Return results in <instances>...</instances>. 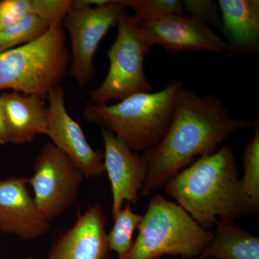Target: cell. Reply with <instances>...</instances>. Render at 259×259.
I'll return each instance as SVG.
<instances>
[{
	"instance_id": "1",
	"label": "cell",
	"mask_w": 259,
	"mask_h": 259,
	"mask_svg": "<svg viewBox=\"0 0 259 259\" xmlns=\"http://www.w3.org/2000/svg\"><path fill=\"white\" fill-rule=\"evenodd\" d=\"M253 124L232 116L218 97L199 96L193 90L182 87L166 134L154 148L144 153L148 173L139 194L151 195L194 158L214 153L231 135Z\"/></svg>"
},
{
	"instance_id": "2",
	"label": "cell",
	"mask_w": 259,
	"mask_h": 259,
	"mask_svg": "<svg viewBox=\"0 0 259 259\" xmlns=\"http://www.w3.org/2000/svg\"><path fill=\"white\" fill-rule=\"evenodd\" d=\"M164 186L166 193L204 229L209 231L218 218L235 221L255 214L230 146L200 156Z\"/></svg>"
},
{
	"instance_id": "3",
	"label": "cell",
	"mask_w": 259,
	"mask_h": 259,
	"mask_svg": "<svg viewBox=\"0 0 259 259\" xmlns=\"http://www.w3.org/2000/svg\"><path fill=\"white\" fill-rule=\"evenodd\" d=\"M182 87V81L175 80L157 93L136 94L115 105L88 102L83 117L118 136L134 152H145L154 148L166 134Z\"/></svg>"
},
{
	"instance_id": "4",
	"label": "cell",
	"mask_w": 259,
	"mask_h": 259,
	"mask_svg": "<svg viewBox=\"0 0 259 259\" xmlns=\"http://www.w3.org/2000/svg\"><path fill=\"white\" fill-rule=\"evenodd\" d=\"M71 56L62 26L0 54V91L12 90L47 100L66 79Z\"/></svg>"
},
{
	"instance_id": "5",
	"label": "cell",
	"mask_w": 259,
	"mask_h": 259,
	"mask_svg": "<svg viewBox=\"0 0 259 259\" xmlns=\"http://www.w3.org/2000/svg\"><path fill=\"white\" fill-rule=\"evenodd\" d=\"M139 233L125 259H156L165 255L201 256L213 232L204 229L178 204L153 196L142 215Z\"/></svg>"
},
{
	"instance_id": "6",
	"label": "cell",
	"mask_w": 259,
	"mask_h": 259,
	"mask_svg": "<svg viewBox=\"0 0 259 259\" xmlns=\"http://www.w3.org/2000/svg\"><path fill=\"white\" fill-rule=\"evenodd\" d=\"M117 27V37L107 52L108 72L101 84L90 93L96 105H107L112 100L121 101L136 94L152 93L144 71L145 58L151 48L139 22L124 11Z\"/></svg>"
},
{
	"instance_id": "7",
	"label": "cell",
	"mask_w": 259,
	"mask_h": 259,
	"mask_svg": "<svg viewBox=\"0 0 259 259\" xmlns=\"http://www.w3.org/2000/svg\"><path fill=\"white\" fill-rule=\"evenodd\" d=\"M125 8L122 0H110L97 7L71 2L62 28L71 40L69 74L80 87L88 85L95 76L94 58L99 45L109 30L117 26Z\"/></svg>"
},
{
	"instance_id": "8",
	"label": "cell",
	"mask_w": 259,
	"mask_h": 259,
	"mask_svg": "<svg viewBox=\"0 0 259 259\" xmlns=\"http://www.w3.org/2000/svg\"><path fill=\"white\" fill-rule=\"evenodd\" d=\"M84 180L64 153L47 143L37 155L28 185L31 186L39 210L51 222L74 204Z\"/></svg>"
},
{
	"instance_id": "9",
	"label": "cell",
	"mask_w": 259,
	"mask_h": 259,
	"mask_svg": "<svg viewBox=\"0 0 259 259\" xmlns=\"http://www.w3.org/2000/svg\"><path fill=\"white\" fill-rule=\"evenodd\" d=\"M47 136L61 152L83 174L85 180L105 174L104 151L95 150L85 137L79 124L70 116L65 103V92L61 86L51 90L47 97Z\"/></svg>"
},
{
	"instance_id": "10",
	"label": "cell",
	"mask_w": 259,
	"mask_h": 259,
	"mask_svg": "<svg viewBox=\"0 0 259 259\" xmlns=\"http://www.w3.org/2000/svg\"><path fill=\"white\" fill-rule=\"evenodd\" d=\"M140 26L151 48L161 46L174 54L187 51L223 54L228 51L226 40L213 31L207 24L186 13L140 23Z\"/></svg>"
},
{
	"instance_id": "11",
	"label": "cell",
	"mask_w": 259,
	"mask_h": 259,
	"mask_svg": "<svg viewBox=\"0 0 259 259\" xmlns=\"http://www.w3.org/2000/svg\"><path fill=\"white\" fill-rule=\"evenodd\" d=\"M104 166L111 185L112 218L125 202L137 204L139 194L147 177L148 163L144 155L139 156L130 149L115 134L102 130Z\"/></svg>"
},
{
	"instance_id": "12",
	"label": "cell",
	"mask_w": 259,
	"mask_h": 259,
	"mask_svg": "<svg viewBox=\"0 0 259 259\" xmlns=\"http://www.w3.org/2000/svg\"><path fill=\"white\" fill-rule=\"evenodd\" d=\"M28 190V178L0 180V232L25 240L36 239L50 230Z\"/></svg>"
},
{
	"instance_id": "13",
	"label": "cell",
	"mask_w": 259,
	"mask_h": 259,
	"mask_svg": "<svg viewBox=\"0 0 259 259\" xmlns=\"http://www.w3.org/2000/svg\"><path fill=\"white\" fill-rule=\"evenodd\" d=\"M107 221L100 204L90 206L53 244L47 259H107Z\"/></svg>"
},
{
	"instance_id": "14",
	"label": "cell",
	"mask_w": 259,
	"mask_h": 259,
	"mask_svg": "<svg viewBox=\"0 0 259 259\" xmlns=\"http://www.w3.org/2000/svg\"><path fill=\"white\" fill-rule=\"evenodd\" d=\"M221 29L228 44L227 59L251 55L259 49L258 0H219Z\"/></svg>"
},
{
	"instance_id": "15",
	"label": "cell",
	"mask_w": 259,
	"mask_h": 259,
	"mask_svg": "<svg viewBox=\"0 0 259 259\" xmlns=\"http://www.w3.org/2000/svg\"><path fill=\"white\" fill-rule=\"evenodd\" d=\"M0 96L8 144H28L38 135L47 134L49 110L45 100L17 92L3 93Z\"/></svg>"
},
{
	"instance_id": "16",
	"label": "cell",
	"mask_w": 259,
	"mask_h": 259,
	"mask_svg": "<svg viewBox=\"0 0 259 259\" xmlns=\"http://www.w3.org/2000/svg\"><path fill=\"white\" fill-rule=\"evenodd\" d=\"M233 220L218 218L215 231L200 257L207 259H259V238L236 226Z\"/></svg>"
},
{
	"instance_id": "17",
	"label": "cell",
	"mask_w": 259,
	"mask_h": 259,
	"mask_svg": "<svg viewBox=\"0 0 259 259\" xmlns=\"http://www.w3.org/2000/svg\"><path fill=\"white\" fill-rule=\"evenodd\" d=\"M71 0H3L0 2V29L22 20L28 15H36L45 20L51 28L62 26L63 20Z\"/></svg>"
},
{
	"instance_id": "18",
	"label": "cell",
	"mask_w": 259,
	"mask_h": 259,
	"mask_svg": "<svg viewBox=\"0 0 259 259\" xmlns=\"http://www.w3.org/2000/svg\"><path fill=\"white\" fill-rule=\"evenodd\" d=\"M112 219L113 227L107 233L109 248L110 251L117 253L118 259H125L132 249L134 243L133 236L142 220V215L135 213L131 203L127 202Z\"/></svg>"
},
{
	"instance_id": "19",
	"label": "cell",
	"mask_w": 259,
	"mask_h": 259,
	"mask_svg": "<svg viewBox=\"0 0 259 259\" xmlns=\"http://www.w3.org/2000/svg\"><path fill=\"white\" fill-rule=\"evenodd\" d=\"M50 28V25L40 17L28 15L0 29V54L36 40Z\"/></svg>"
},
{
	"instance_id": "20",
	"label": "cell",
	"mask_w": 259,
	"mask_h": 259,
	"mask_svg": "<svg viewBox=\"0 0 259 259\" xmlns=\"http://www.w3.org/2000/svg\"><path fill=\"white\" fill-rule=\"evenodd\" d=\"M254 134L245 146L243 155V174L241 185L248 196L255 213L259 210V120L253 124Z\"/></svg>"
},
{
	"instance_id": "21",
	"label": "cell",
	"mask_w": 259,
	"mask_h": 259,
	"mask_svg": "<svg viewBox=\"0 0 259 259\" xmlns=\"http://www.w3.org/2000/svg\"><path fill=\"white\" fill-rule=\"evenodd\" d=\"M124 7H131L139 23H150L168 15L184 14L180 0H122Z\"/></svg>"
},
{
	"instance_id": "22",
	"label": "cell",
	"mask_w": 259,
	"mask_h": 259,
	"mask_svg": "<svg viewBox=\"0 0 259 259\" xmlns=\"http://www.w3.org/2000/svg\"><path fill=\"white\" fill-rule=\"evenodd\" d=\"M184 12L209 25L221 28V14L218 3L210 0H185L183 1Z\"/></svg>"
},
{
	"instance_id": "23",
	"label": "cell",
	"mask_w": 259,
	"mask_h": 259,
	"mask_svg": "<svg viewBox=\"0 0 259 259\" xmlns=\"http://www.w3.org/2000/svg\"><path fill=\"white\" fill-rule=\"evenodd\" d=\"M8 144V131L5 122L4 110L0 96V145Z\"/></svg>"
},
{
	"instance_id": "24",
	"label": "cell",
	"mask_w": 259,
	"mask_h": 259,
	"mask_svg": "<svg viewBox=\"0 0 259 259\" xmlns=\"http://www.w3.org/2000/svg\"><path fill=\"white\" fill-rule=\"evenodd\" d=\"M25 259H35V258H34L33 257H28V258H25ZM37 259H47V258H37Z\"/></svg>"
},
{
	"instance_id": "25",
	"label": "cell",
	"mask_w": 259,
	"mask_h": 259,
	"mask_svg": "<svg viewBox=\"0 0 259 259\" xmlns=\"http://www.w3.org/2000/svg\"><path fill=\"white\" fill-rule=\"evenodd\" d=\"M193 259H206V258H202V257H198V258H193Z\"/></svg>"
}]
</instances>
